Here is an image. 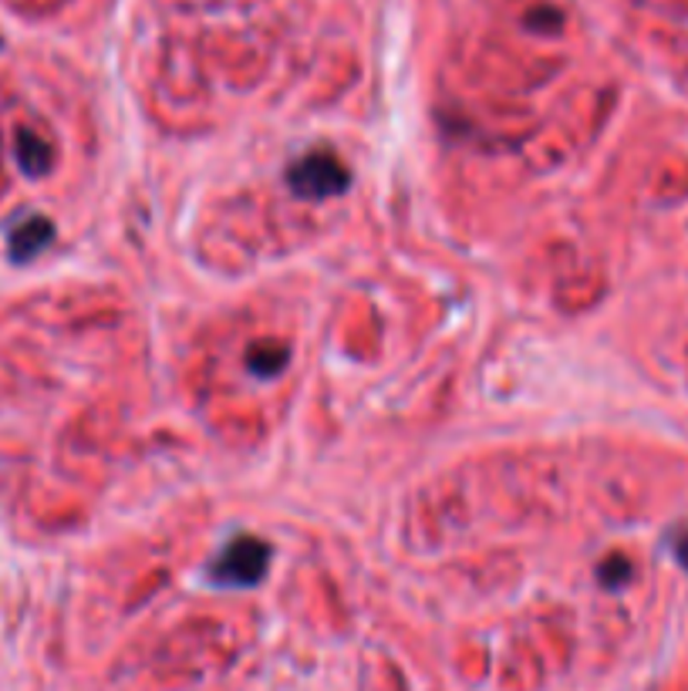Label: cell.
I'll return each mask as SVG.
<instances>
[{
	"label": "cell",
	"mask_w": 688,
	"mask_h": 691,
	"mask_svg": "<svg viewBox=\"0 0 688 691\" xmlns=\"http://www.w3.org/2000/svg\"><path fill=\"white\" fill-rule=\"evenodd\" d=\"M54 240V223L48 217H28L21 227L11 230V260L28 263Z\"/></svg>",
	"instance_id": "obj_3"
},
{
	"label": "cell",
	"mask_w": 688,
	"mask_h": 691,
	"mask_svg": "<svg viewBox=\"0 0 688 691\" xmlns=\"http://www.w3.org/2000/svg\"><path fill=\"white\" fill-rule=\"evenodd\" d=\"M671 549H675V561L688 570V530H678L671 536Z\"/></svg>",
	"instance_id": "obj_7"
},
{
	"label": "cell",
	"mask_w": 688,
	"mask_h": 691,
	"mask_svg": "<svg viewBox=\"0 0 688 691\" xmlns=\"http://www.w3.org/2000/svg\"><path fill=\"white\" fill-rule=\"evenodd\" d=\"M352 182V172L331 149H311L288 166V186L301 199H331Z\"/></svg>",
	"instance_id": "obj_1"
},
{
	"label": "cell",
	"mask_w": 688,
	"mask_h": 691,
	"mask_svg": "<svg viewBox=\"0 0 688 691\" xmlns=\"http://www.w3.org/2000/svg\"><path fill=\"white\" fill-rule=\"evenodd\" d=\"M291 362V352L278 341H260L247 352V368L257 375V378H278Z\"/></svg>",
	"instance_id": "obj_5"
},
{
	"label": "cell",
	"mask_w": 688,
	"mask_h": 691,
	"mask_svg": "<svg viewBox=\"0 0 688 691\" xmlns=\"http://www.w3.org/2000/svg\"><path fill=\"white\" fill-rule=\"evenodd\" d=\"M14 156H18V166L24 169V176H44L51 169V146L44 138L31 128H18L14 135Z\"/></svg>",
	"instance_id": "obj_4"
},
{
	"label": "cell",
	"mask_w": 688,
	"mask_h": 691,
	"mask_svg": "<svg viewBox=\"0 0 688 691\" xmlns=\"http://www.w3.org/2000/svg\"><path fill=\"white\" fill-rule=\"evenodd\" d=\"M635 567L628 564V557H622V553H614V557H607L601 567H597V577L604 587H625L632 580Z\"/></svg>",
	"instance_id": "obj_6"
},
{
	"label": "cell",
	"mask_w": 688,
	"mask_h": 691,
	"mask_svg": "<svg viewBox=\"0 0 688 691\" xmlns=\"http://www.w3.org/2000/svg\"><path fill=\"white\" fill-rule=\"evenodd\" d=\"M267 567H270V543H263L260 536L240 533L210 564V577L220 587H257L267 577Z\"/></svg>",
	"instance_id": "obj_2"
}]
</instances>
